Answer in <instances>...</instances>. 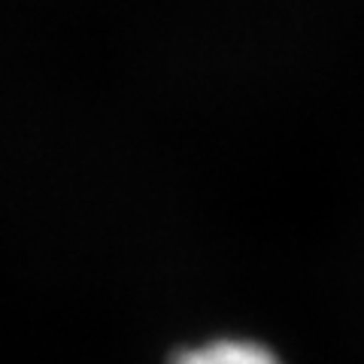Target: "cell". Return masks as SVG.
I'll return each mask as SVG.
<instances>
[{"label": "cell", "mask_w": 364, "mask_h": 364, "mask_svg": "<svg viewBox=\"0 0 364 364\" xmlns=\"http://www.w3.org/2000/svg\"><path fill=\"white\" fill-rule=\"evenodd\" d=\"M170 364H282V361L267 346L255 343V340L225 337L179 352Z\"/></svg>", "instance_id": "cell-1"}]
</instances>
